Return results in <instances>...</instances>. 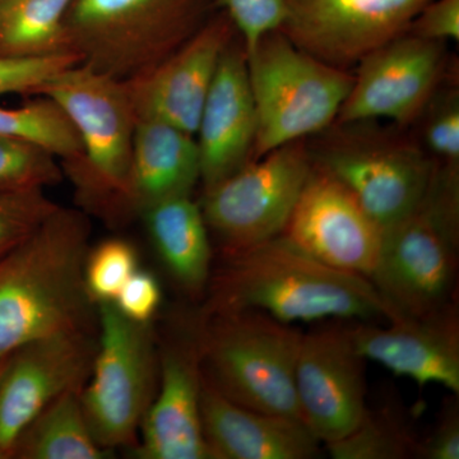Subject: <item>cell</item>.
<instances>
[{
    "label": "cell",
    "mask_w": 459,
    "mask_h": 459,
    "mask_svg": "<svg viewBox=\"0 0 459 459\" xmlns=\"http://www.w3.org/2000/svg\"><path fill=\"white\" fill-rule=\"evenodd\" d=\"M63 177L62 165L50 151L31 142L0 137V192L44 190Z\"/></svg>",
    "instance_id": "cell-28"
},
{
    "label": "cell",
    "mask_w": 459,
    "mask_h": 459,
    "mask_svg": "<svg viewBox=\"0 0 459 459\" xmlns=\"http://www.w3.org/2000/svg\"><path fill=\"white\" fill-rule=\"evenodd\" d=\"M110 451L93 437L83 412L81 391L57 398L27 425L11 458L104 459Z\"/></svg>",
    "instance_id": "cell-23"
},
{
    "label": "cell",
    "mask_w": 459,
    "mask_h": 459,
    "mask_svg": "<svg viewBox=\"0 0 459 459\" xmlns=\"http://www.w3.org/2000/svg\"><path fill=\"white\" fill-rule=\"evenodd\" d=\"M419 458H459V410L457 401L452 400L446 404L434 433L427 439L421 440Z\"/></svg>",
    "instance_id": "cell-35"
},
{
    "label": "cell",
    "mask_w": 459,
    "mask_h": 459,
    "mask_svg": "<svg viewBox=\"0 0 459 459\" xmlns=\"http://www.w3.org/2000/svg\"><path fill=\"white\" fill-rule=\"evenodd\" d=\"M5 360H7V356H5V358L0 359V376H2L3 369H4ZM0 459H5L2 449H0Z\"/></svg>",
    "instance_id": "cell-36"
},
{
    "label": "cell",
    "mask_w": 459,
    "mask_h": 459,
    "mask_svg": "<svg viewBox=\"0 0 459 459\" xmlns=\"http://www.w3.org/2000/svg\"><path fill=\"white\" fill-rule=\"evenodd\" d=\"M282 235L325 264L369 280L383 238L351 193L313 166Z\"/></svg>",
    "instance_id": "cell-16"
},
{
    "label": "cell",
    "mask_w": 459,
    "mask_h": 459,
    "mask_svg": "<svg viewBox=\"0 0 459 459\" xmlns=\"http://www.w3.org/2000/svg\"><path fill=\"white\" fill-rule=\"evenodd\" d=\"M78 63L80 59L72 53L38 57L0 56V96L40 95L56 74Z\"/></svg>",
    "instance_id": "cell-31"
},
{
    "label": "cell",
    "mask_w": 459,
    "mask_h": 459,
    "mask_svg": "<svg viewBox=\"0 0 459 459\" xmlns=\"http://www.w3.org/2000/svg\"><path fill=\"white\" fill-rule=\"evenodd\" d=\"M0 137L39 144L62 161L81 155V142L74 124L47 96L23 107L0 108Z\"/></svg>",
    "instance_id": "cell-26"
},
{
    "label": "cell",
    "mask_w": 459,
    "mask_h": 459,
    "mask_svg": "<svg viewBox=\"0 0 459 459\" xmlns=\"http://www.w3.org/2000/svg\"><path fill=\"white\" fill-rule=\"evenodd\" d=\"M216 11V0H74L66 41L80 65L126 82L174 53Z\"/></svg>",
    "instance_id": "cell-6"
},
{
    "label": "cell",
    "mask_w": 459,
    "mask_h": 459,
    "mask_svg": "<svg viewBox=\"0 0 459 459\" xmlns=\"http://www.w3.org/2000/svg\"><path fill=\"white\" fill-rule=\"evenodd\" d=\"M409 129L435 165L459 170V72L437 90Z\"/></svg>",
    "instance_id": "cell-27"
},
{
    "label": "cell",
    "mask_w": 459,
    "mask_h": 459,
    "mask_svg": "<svg viewBox=\"0 0 459 459\" xmlns=\"http://www.w3.org/2000/svg\"><path fill=\"white\" fill-rule=\"evenodd\" d=\"M199 181L195 135L160 120L137 119L128 174L101 220L119 226L142 219L162 202L190 197Z\"/></svg>",
    "instance_id": "cell-19"
},
{
    "label": "cell",
    "mask_w": 459,
    "mask_h": 459,
    "mask_svg": "<svg viewBox=\"0 0 459 459\" xmlns=\"http://www.w3.org/2000/svg\"><path fill=\"white\" fill-rule=\"evenodd\" d=\"M310 170L307 140L296 141L204 189L199 205L221 253L282 235Z\"/></svg>",
    "instance_id": "cell-10"
},
{
    "label": "cell",
    "mask_w": 459,
    "mask_h": 459,
    "mask_svg": "<svg viewBox=\"0 0 459 459\" xmlns=\"http://www.w3.org/2000/svg\"><path fill=\"white\" fill-rule=\"evenodd\" d=\"M459 170L435 166L418 207L383 231L371 283L398 316H421L455 301Z\"/></svg>",
    "instance_id": "cell-4"
},
{
    "label": "cell",
    "mask_w": 459,
    "mask_h": 459,
    "mask_svg": "<svg viewBox=\"0 0 459 459\" xmlns=\"http://www.w3.org/2000/svg\"><path fill=\"white\" fill-rule=\"evenodd\" d=\"M430 0H286L281 31L305 53L352 71L371 51L409 31Z\"/></svg>",
    "instance_id": "cell-12"
},
{
    "label": "cell",
    "mask_w": 459,
    "mask_h": 459,
    "mask_svg": "<svg viewBox=\"0 0 459 459\" xmlns=\"http://www.w3.org/2000/svg\"><path fill=\"white\" fill-rule=\"evenodd\" d=\"M202 370L195 320L160 347L156 395L142 421V459H208L201 416Z\"/></svg>",
    "instance_id": "cell-17"
},
{
    "label": "cell",
    "mask_w": 459,
    "mask_h": 459,
    "mask_svg": "<svg viewBox=\"0 0 459 459\" xmlns=\"http://www.w3.org/2000/svg\"><path fill=\"white\" fill-rule=\"evenodd\" d=\"M238 35L221 9L155 66L124 82L137 119L171 124L195 134L220 60Z\"/></svg>",
    "instance_id": "cell-15"
},
{
    "label": "cell",
    "mask_w": 459,
    "mask_h": 459,
    "mask_svg": "<svg viewBox=\"0 0 459 459\" xmlns=\"http://www.w3.org/2000/svg\"><path fill=\"white\" fill-rule=\"evenodd\" d=\"M157 255L172 279L190 296L210 282L212 247L201 205L190 197L162 202L142 216Z\"/></svg>",
    "instance_id": "cell-22"
},
{
    "label": "cell",
    "mask_w": 459,
    "mask_h": 459,
    "mask_svg": "<svg viewBox=\"0 0 459 459\" xmlns=\"http://www.w3.org/2000/svg\"><path fill=\"white\" fill-rule=\"evenodd\" d=\"M98 350V329L33 341L7 356L0 376V449L11 458L27 425L69 392L82 391Z\"/></svg>",
    "instance_id": "cell-13"
},
{
    "label": "cell",
    "mask_w": 459,
    "mask_h": 459,
    "mask_svg": "<svg viewBox=\"0 0 459 459\" xmlns=\"http://www.w3.org/2000/svg\"><path fill=\"white\" fill-rule=\"evenodd\" d=\"M247 65L256 113L253 161L328 128L353 83L352 71L305 53L281 30L247 51Z\"/></svg>",
    "instance_id": "cell-7"
},
{
    "label": "cell",
    "mask_w": 459,
    "mask_h": 459,
    "mask_svg": "<svg viewBox=\"0 0 459 459\" xmlns=\"http://www.w3.org/2000/svg\"><path fill=\"white\" fill-rule=\"evenodd\" d=\"M40 96L74 124L81 155L60 165L83 212L101 219L131 165L137 117L126 84L78 63L50 80Z\"/></svg>",
    "instance_id": "cell-8"
},
{
    "label": "cell",
    "mask_w": 459,
    "mask_h": 459,
    "mask_svg": "<svg viewBox=\"0 0 459 459\" xmlns=\"http://www.w3.org/2000/svg\"><path fill=\"white\" fill-rule=\"evenodd\" d=\"M195 332L202 376L220 394L247 409L303 420L295 389L303 332L256 310L201 313Z\"/></svg>",
    "instance_id": "cell-5"
},
{
    "label": "cell",
    "mask_w": 459,
    "mask_h": 459,
    "mask_svg": "<svg viewBox=\"0 0 459 459\" xmlns=\"http://www.w3.org/2000/svg\"><path fill=\"white\" fill-rule=\"evenodd\" d=\"M160 347L152 323L126 318L114 303L98 305V350L81 391L83 412L102 448L134 446L155 398Z\"/></svg>",
    "instance_id": "cell-9"
},
{
    "label": "cell",
    "mask_w": 459,
    "mask_h": 459,
    "mask_svg": "<svg viewBox=\"0 0 459 459\" xmlns=\"http://www.w3.org/2000/svg\"><path fill=\"white\" fill-rule=\"evenodd\" d=\"M448 42L406 32L359 62L336 122L385 120L410 128L437 90L458 72Z\"/></svg>",
    "instance_id": "cell-11"
},
{
    "label": "cell",
    "mask_w": 459,
    "mask_h": 459,
    "mask_svg": "<svg viewBox=\"0 0 459 459\" xmlns=\"http://www.w3.org/2000/svg\"><path fill=\"white\" fill-rule=\"evenodd\" d=\"M353 344L365 360L377 362L420 385H439L459 394L457 300L421 316H398L388 325H350Z\"/></svg>",
    "instance_id": "cell-18"
},
{
    "label": "cell",
    "mask_w": 459,
    "mask_h": 459,
    "mask_svg": "<svg viewBox=\"0 0 459 459\" xmlns=\"http://www.w3.org/2000/svg\"><path fill=\"white\" fill-rule=\"evenodd\" d=\"M57 207L42 189L0 192V259L23 243Z\"/></svg>",
    "instance_id": "cell-30"
},
{
    "label": "cell",
    "mask_w": 459,
    "mask_h": 459,
    "mask_svg": "<svg viewBox=\"0 0 459 459\" xmlns=\"http://www.w3.org/2000/svg\"><path fill=\"white\" fill-rule=\"evenodd\" d=\"M202 428L208 459H312L320 440L300 419L240 406L202 376Z\"/></svg>",
    "instance_id": "cell-21"
},
{
    "label": "cell",
    "mask_w": 459,
    "mask_h": 459,
    "mask_svg": "<svg viewBox=\"0 0 459 459\" xmlns=\"http://www.w3.org/2000/svg\"><path fill=\"white\" fill-rule=\"evenodd\" d=\"M365 362L350 325L303 333L296 359V397L305 424L325 446L351 433L367 413Z\"/></svg>",
    "instance_id": "cell-14"
},
{
    "label": "cell",
    "mask_w": 459,
    "mask_h": 459,
    "mask_svg": "<svg viewBox=\"0 0 459 459\" xmlns=\"http://www.w3.org/2000/svg\"><path fill=\"white\" fill-rule=\"evenodd\" d=\"M407 32L427 40L458 42L459 0H430Z\"/></svg>",
    "instance_id": "cell-34"
},
{
    "label": "cell",
    "mask_w": 459,
    "mask_h": 459,
    "mask_svg": "<svg viewBox=\"0 0 459 459\" xmlns=\"http://www.w3.org/2000/svg\"><path fill=\"white\" fill-rule=\"evenodd\" d=\"M72 2L0 0V56L38 57L72 53L65 33V17Z\"/></svg>",
    "instance_id": "cell-24"
},
{
    "label": "cell",
    "mask_w": 459,
    "mask_h": 459,
    "mask_svg": "<svg viewBox=\"0 0 459 459\" xmlns=\"http://www.w3.org/2000/svg\"><path fill=\"white\" fill-rule=\"evenodd\" d=\"M138 270L134 246L122 238L101 241L89 250L84 262V285L91 301L98 307L113 303L124 283Z\"/></svg>",
    "instance_id": "cell-29"
},
{
    "label": "cell",
    "mask_w": 459,
    "mask_h": 459,
    "mask_svg": "<svg viewBox=\"0 0 459 459\" xmlns=\"http://www.w3.org/2000/svg\"><path fill=\"white\" fill-rule=\"evenodd\" d=\"M216 7L232 21L246 51L264 33L280 30L287 14L286 0H216Z\"/></svg>",
    "instance_id": "cell-32"
},
{
    "label": "cell",
    "mask_w": 459,
    "mask_h": 459,
    "mask_svg": "<svg viewBox=\"0 0 459 459\" xmlns=\"http://www.w3.org/2000/svg\"><path fill=\"white\" fill-rule=\"evenodd\" d=\"M421 440L397 411L367 410L360 424L336 442L325 444L334 459L419 458Z\"/></svg>",
    "instance_id": "cell-25"
},
{
    "label": "cell",
    "mask_w": 459,
    "mask_h": 459,
    "mask_svg": "<svg viewBox=\"0 0 459 459\" xmlns=\"http://www.w3.org/2000/svg\"><path fill=\"white\" fill-rule=\"evenodd\" d=\"M307 148L313 168L349 190L382 231L418 207L434 177L410 129L383 120L332 123Z\"/></svg>",
    "instance_id": "cell-3"
},
{
    "label": "cell",
    "mask_w": 459,
    "mask_h": 459,
    "mask_svg": "<svg viewBox=\"0 0 459 459\" xmlns=\"http://www.w3.org/2000/svg\"><path fill=\"white\" fill-rule=\"evenodd\" d=\"M90 234L83 211L59 205L0 259V359L41 338L98 329L84 285Z\"/></svg>",
    "instance_id": "cell-2"
},
{
    "label": "cell",
    "mask_w": 459,
    "mask_h": 459,
    "mask_svg": "<svg viewBox=\"0 0 459 459\" xmlns=\"http://www.w3.org/2000/svg\"><path fill=\"white\" fill-rule=\"evenodd\" d=\"M113 303L126 318L152 323L161 304V287L152 273L138 268L124 283Z\"/></svg>",
    "instance_id": "cell-33"
},
{
    "label": "cell",
    "mask_w": 459,
    "mask_h": 459,
    "mask_svg": "<svg viewBox=\"0 0 459 459\" xmlns=\"http://www.w3.org/2000/svg\"><path fill=\"white\" fill-rule=\"evenodd\" d=\"M255 135L247 51L238 35L222 54L195 134L204 189L253 161Z\"/></svg>",
    "instance_id": "cell-20"
},
{
    "label": "cell",
    "mask_w": 459,
    "mask_h": 459,
    "mask_svg": "<svg viewBox=\"0 0 459 459\" xmlns=\"http://www.w3.org/2000/svg\"><path fill=\"white\" fill-rule=\"evenodd\" d=\"M205 291L202 314L256 310L286 325L397 318L369 279L325 264L285 235L221 253Z\"/></svg>",
    "instance_id": "cell-1"
}]
</instances>
